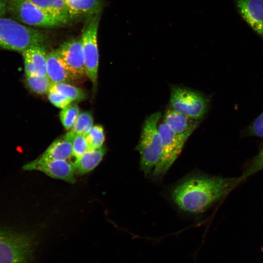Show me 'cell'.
<instances>
[{
	"label": "cell",
	"mask_w": 263,
	"mask_h": 263,
	"mask_svg": "<svg viewBox=\"0 0 263 263\" xmlns=\"http://www.w3.org/2000/svg\"><path fill=\"white\" fill-rule=\"evenodd\" d=\"M43 32L24 25L14 19L0 16V49L22 53L29 48L44 45Z\"/></svg>",
	"instance_id": "3"
},
{
	"label": "cell",
	"mask_w": 263,
	"mask_h": 263,
	"mask_svg": "<svg viewBox=\"0 0 263 263\" xmlns=\"http://www.w3.org/2000/svg\"><path fill=\"white\" fill-rule=\"evenodd\" d=\"M241 182L240 177L193 173L176 184L170 189L169 197L182 211L199 214L224 198Z\"/></svg>",
	"instance_id": "1"
},
{
	"label": "cell",
	"mask_w": 263,
	"mask_h": 263,
	"mask_svg": "<svg viewBox=\"0 0 263 263\" xmlns=\"http://www.w3.org/2000/svg\"><path fill=\"white\" fill-rule=\"evenodd\" d=\"M170 108L190 118L201 120L208 109L207 98L198 91L172 86L170 89Z\"/></svg>",
	"instance_id": "5"
},
{
	"label": "cell",
	"mask_w": 263,
	"mask_h": 263,
	"mask_svg": "<svg viewBox=\"0 0 263 263\" xmlns=\"http://www.w3.org/2000/svg\"><path fill=\"white\" fill-rule=\"evenodd\" d=\"M50 14L63 25L73 19L64 0H50Z\"/></svg>",
	"instance_id": "21"
},
{
	"label": "cell",
	"mask_w": 263,
	"mask_h": 263,
	"mask_svg": "<svg viewBox=\"0 0 263 263\" xmlns=\"http://www.w3.org/2000/svg\"><path fill=\"white\" fill-rule=\"evenodd\" d=\"M8 14L30 27L54 28L63 24L29 0H7Z\"/></svg>",
	"instance_id": "7"
},
{
	"label": "cell",
	"mask_w": 263,
	"mask_h": 263,
	"mask_svg": "<svg viewBox=\"0 0 263 263\" xmlns=\"http://www.w3.org/2000/svg\"><path fill=\"white\" fill-rule=\"evenodd\" d=\"M250 132L254 135L263 138V112L254 122Z\"/></svg>",
	"instance_id": "27"
},
{
	"label": "cell",
	"mask_w": 263,
	"mask_h": 263,
	"mask_svg": "<svg viewBox=\"0 0 263 263\" xmlns=\"http://www.w3.org/2000/svg\"><path fill=\"white\" fill-rule=\"evenodd\" d=\"M61 62L73 79L86 75L84 53L81 38H72L64 42L56 50Z\"/></svg>",
	"instance_id": "9"
},
{
	"label": "cell",
	"mask_w": 263,
	"mask_h": 263,
	"mask_svg": "<svg viewBox=\"0 0 263 263\" xmlns=\"http://www.w3.org/2000/svg\"><path fill=\"white\" fill-rule=\"evenodd\" d=\"M92 114L89 112L79 113L72 129L66 133L72 139L76 134L86 135L93 126Z\"/></svg>",
	"instance_id": "18"
},
{
	"label": "cell",
	"mask_w": 263,
	"mask_h": 263,
	"mask_svg": "<svg viewBox=\"0 0 263 263\" xmlns=\"http://www.w3.org/2000/svg\"><path fill=\"white\" fill-rule=\"evenodd\" d=\"M236 5L245 21L263 37V0H237Z\"/></svg>",
	"instance_id": "12"
},
{
	"label": "cell",
	"mask_w": 263,
	"mask_h": 263,
	"mask_svg": "<svg viewBox=\"0 0 263 263\" xmlns=\"http://www.w3.org/2000/svg\"><path fill=\"white\" fill-rule=\"evenodd\" d=\"M48 97L53 105L61 109L68 106L72 102L68 98L55 91H50L48 93Z\"/></svg>",
	"instance_id": "26"
},
{
	"label": "cell",
	"mask_w": 263,
	"mask_h": 263,
	"mask_svg": "<svg viewBox=\"0 0 263 263\" xmlns=\"http://www.w3.org/2000/svg\"><path fill=\"white\" fill-rule=\"evenodd\" d=\"M106 149L102 147L96 150H89L78 160L74 162L75 173L84 174L95 169L102 160Z\"/></svg>",
	"instance_id": "16"
},
{
	"label": "cell",
	"mask_w": 263,
	"mask_h": 263,
	"mask_svg": "<svg viewBox=\"0 0 263 263\" xmlns=\"http://www.w3.org/2000/svg\"><path fill=\"white\" fill-rule=\"evenodd\" d=\"M161 113L156 112L145 119L135 150L140 155V169L146 177L152 175L162 150V139L158 129Z\"/></svg>",
	"instance_id": "2"
},
{
	"label": "cell",
	"mask_w": 263,
	"mask_h": 263,
	"mask_svg": "<svg viewBox=\"0 0 263 263\" xmlns=\"http://www.w3.org/2000/svg\"><path fill=\"white\" fill-rule=\"evenodd\" d=\"M79 114V109L76 105H69L62 109L59 113L61 123L66 130H70Z\"/></svg>",
	"instance_id": "23"
},
{
	"label": "cell",
	"mask_w": 263,
	"mask_h": 263,
	"mask_svg": "<svg viewBox=\"0 0 263 263\" xmlns=\"http://www.w3.org/2000/svg\"><path fill=\"white\" fill-rule=\"evenodd\" d=\"M38 158L44 160H68L72 158V139L66 133L57 138Z\"/></svg>",
	"instance_id": "14"
},
{
	"label": "cell",
	"mask_w": 263,
	"mask_h": 263,
	"mask_svg": "<svg viewBox=\"0 0 263 263\" xmlns=\"http://www.w3.org/2000/svg\"><path fill=\"white\" fill-rule=\"evenodd\" d=\"M25 83L31 91L40 95L48 94L53 83L47 75L25 76Z\"/></svg>",
	"instance_id": "19"
},
{
	"label": "cell",
	"mask_w": 263,
	"mask_h": 263,
	"mask_svg": "<svg viewBox=\"0 0 263 263\" xmlns=\"http://www.w3.org/2000/svg\"><path fill=\"white\" fill-rule=\"evenodd\" d=\"M34 247L29 234L0 229V263H28Z\"/></svg>",
	"instance_id": "4"
},
{
	"label": "cell",
	"mask_w": 263,
	"mask_h": 263,
	"mask_svg": "<svg viewBox=\"0 0 263 263\" xmlns=\"http://www.w3.org/2000/svg\"><path fill=\"white\" fill-rule=\"evenodd\" d=\"M50 91L58 92L72 101H81L86 98V94L82 89L66 82L52 83Z\"/></svg>",
	"instance_id": "20"
},
{
	"label": "cell",
	"mask_w": 263,
	"mask_h": 263,
	"mask_svg": "<svg viewBox=\"0 0 263 263\" xmlns=\"http://www.w3.org/2000/svg\"><path fill=\"white\" fill-rule=\"evenodd\" d=\"M263 169V149L253 159L251 163L240 177L242 181L254 173Z\"/></svg>",
	"instance_id": "25"
},
{
	"label": "cell",
	"mask_w": 263,
	"mask_h": 263,
	"mask_svg": "<svg viewBox=\"0 0 263 263\" xmlns=\"http://www.w3.org/2000/svg\"><path fill=\"white\" fill-rule=\"evenodd\" d=\"M47 75L53 83L66 82L73 80L71 73L64 66L56 50L46 55Z\"/></svg>",
	"instance_id": "15"
},
{
	"label": "cell",
	"mask_w": 263,
	"mask_h": 263,
	"mask_svg": "<svg viewBox=\"0 0 263 263\" xmlns=\"http://www.w3.org/2000/svg\"><path fill=\"white\" fill-rule=\"evenodd\" d=\"M162 143V153L152 171L153 179L161 180L179 156L187 138L175 133L164 122L158 126Z\"/></svg>",
	"instance_id": "6"
},
{
	"label": "cell",
	"mask_w": 263,
	"mask_h": 263,
	"mask_svg": "<svg viewBox=\"0 0 263 263\" xmlns=\"http://www.w3.org/2000/svg\"><path fill=\"white\" fill-rule=\"evenodd\" d=\"M25 170H38L47 175L70 183L75 182L73 164L67 160H44L39 158L29 162L23 167Z\"/></svg>",
	"instance_id": "10"
},
{
	"label": "cell",
	"mask_w": 263,
	"mask_h": 263,
	"mask_svg": "<svg viewBox=\"0 0 263 263\" xmlns=\"http://www.w3.org/2000/svg\"><path fill=\"white\" fill-rule=\"evenodd\" d=\"M8 14V4L7 0H0V16L5 17Z\"/></svg>",
	"instance_id": "29"
},
{
	"label": "cell",
	"mask_w": 263,
	"mask_h": 263,
	"mask_svg": "<svg viewBox=\"0 0 263 263\" xmlns=\"http://www.w3.org/2000/svg\"><path fill=\"white\" fill-rule=\"evenodd\" d=\"M21 53L25 76L47 75V54L44 45L34 46Z\"/></svg>",
	"instance_id": "11"
},
{
	"label": "cell",
	"mask_w": 263,
	"mask_h": 263,
	"mask_svg": "<svg viewBox=\"0 0 263 263\" xmlns=\"http://www.w3.org/2000/svg\"><path fill=\"white\" fill-rule=\"evenodd\" d=\"M163 121L175 133L188 138L201 120L190 118L170 108L165 112Z\"/></svg>",
	"instance_id": "13"
},
{
	"label": "cell",
	"mask_w": 263,
	"mask_h": 263,
	"mask_svg": "<svg viewBox=\"0 0 263 263\" xmlns=\"http://www.w3.org/2000/svg\"><path fill=\"white\" fill-rule=\"evenodd\" d=\"M100 13L87 17L81 37L84 57L86 75L96 88L99 64L97 33Z\"/></svg>",
	"instance_id": "8"
},
{
	"label": "cell",
	"mask_w": 263,
	"mask_h": 263,
	"mask_svg": "<svg viewBox=\"0 0 263 263\" xmlns=\"http://www.w3.org/2000/svg\"><path fill=\"white\" fill-rule=\"evenodd\" d=\"M86 137L89 150H96L102 148L105 139L103 127L99 125L93 126L86 135Z\"/></svg>",
	"instance_id": "22"
},
{
	"label": "cell",
	"mask_w": 263,
	"mask_h": 263,
	"mask_svg": "<svg viewBox=\"0 0 263 263\" xmlns=\"http://www.w3.org/2000/svg\"><path fill=\"white\" fill-rule=\"evenodd\" d=\"M31 2L43 10L46 13L50 14L49 3L50 0H29Z\"/></svg>",
	"instance_id": "28"
},
{
	"label": "cell",
	"mask_w": 263,
	"mask_h": 263,
	"mask_svg": "<svg viewBox=\"0 0 263 263\" xmlns=\"http://www.w3.org/2000/svg\"><path fill=\"white\" fill-rule=\"evenodd\" d=\"M72 18L100 13L102 8L100 0H64Z\"/></svg>",
	"instance_id": "17"
},
{
	"label": "cell",
	"mask_w": 263,
	"mask_h": 263,
	"mask_svg": "<svg viewBox=\"0 0 263 263\" xmlns=\"http://www.w3.org/2000/svg\"><path fill=\"white\" fill-rule=\"evenodd\" d=\"M73 163L78 160L85 152L89 150L86 135H75L72 139Z\"/></svg>",
	"instance_id": "24"
}]
</instances>
